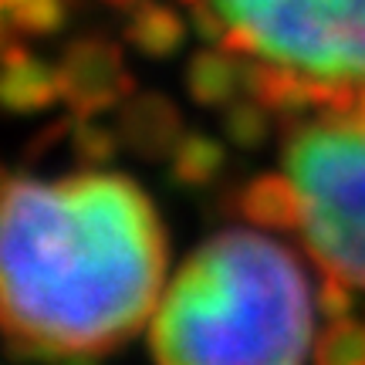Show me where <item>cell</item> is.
<instances>
[{
	"label": "cell",
	"mask_w": 365,
	"mask_h": 365,
	"mask_svg": "<svg viewBox=\"0 0 365 365\" xmlns=\"http://www.w3.org/2000/svg\"><path fill=\"white\" fill-rule=\"evenodd\" d=\"M166 237L122 173L58 182L0 170V335L14 359L102 355L159 291Z\"/></svg>",
	"instance_id": "cell-1"
},
{
	"label": "cell",
	"mask_w": 365,
	"mask_h": 365,
	"mask_svg": "<svg viewBox=\"0 0 365 365\" xmlns=\"http://www.w3.org/2000/svg\"><path fill=\"white\" fill-rule=\"evenodd\" d=\"M308 339L294 254L244 230L213 237L182 264L149 335L159 365H301Z\"/></svg>",
	"instance_id": "cell-2"
},
{
	"label": "cell",
	"mask_w": 365,
	"mask_h": 365,
	"mask_svg": "<svg viewBox=\"0 0 365 365\" xmlns=\"http://www.w3.org/2000/svg\"><path fill=\"white\" fill-rule=\"evenodd\" d=\"M284 166L304 193V247L365 287V122L284 125Z\"/></svg>",
	"instance_id": "cell-3"
},
{
	"label": "cell",
	"mask_w": 365,
	"mask_h": 365,
	"mask_svg": "<svg viewBox=\"0 0 365 365\" xmlns=\"http://www.w3.org/2000/svg\"><path fill=\"white\" fill-rule=\"evenodd\" d=\"M261 54L322 78H365V0H213Z\"/></svg>",
	"instance_id": "cell-4"
},
{
	"label": "cell",
	"mask_w": 365,
	"mask_h": 365,
	"mask_svg": "<svg viewBox=\"0 0 365 365\" xmlns=\"http://www.w3.org/2000/svg\"><path fill=\"white\" fill-rule=\"evenodd\" d=\"M58 78H61V98L68 102L71 115L78 118L102 115L135 95V78L125 71L118 44L102 34H85L71 41L58 61Z\"/></svg>",
	"instance_id": "cell-5"
},
{
	"label": "cell",
	"mask_w": 365,
	"mask_h": 365,
	"mask_svg": "<svg viewBox=\"0 0 365 365\" xmlns=\"http://www.w3.org/2000/svg\"><path fill=\"white\" fill-rule=\"evenodd\" d=\"M182 135V115L176 102H170L159 91H143L122 102L118 112V139L132 156L156 163L176 149Z\"/></svg>",
	"instance_id": "cell-6"
},
{
	"label": "cell",
	"mask_w": 365,
	"mask_h": 365,
	"mask_svg": "<svg viewBox=\"0 0 365 365\" xmlns=\"http://www.w3.org/2000/svg\"><path fill=\"white\" fill-rule=\"evenodd\" d=\"M61 98L58 65H48L27 51L21 41H11L0 51V108L11 115H34Z\"/></svg>",
	"instance_id": "cell-7"
},
{
	"label": "cell",
	"mask_w": 365,
	"mask_h": 365,
	"mask_svg": "<svg viewBox=\"0 0 365 365\" xmlns=\"http://www.w3.org/2000/svg\"><path fill=\"white\" fill-rule=\"evenodd\" d=\"M227 207L257 227H271L284 234H294L304 227V196L287 176H277V173H261L244 182L234 196H227Z\"/></svg>",
	"instance_id": "cell-8"
},
{
	"label": "cell",
	"mask_w": 365,
	"mask_h": 365,
	"mask_svg": "<svg viewBox=\"0 0 365 365\" xmlns=\"http://www.w3.org/2000/svg\"><path fill=\"white\" fill-rule=\"evenodd\" d=\"M244 91L254 102H261L271 115H277L284 125H294L312 102V75H298L284 61H261L247 58L244 61Z\"/></svg>",
	"instance_id": "cell-9"
},
{
	"label": "cell",
	"mask_w": 365,
	"mask_h": 365,
	"mask_svg": "<svg viewBox=\"0 0 365 365\" xmlns=\"http://www.w3.org/2000/svg\"><path fill=\"white\" fill-rule=\"evenodd\" d=\"M244 88V61L220 51H196L186 65V91L200 108H223Z\"/></svg>",
	"instance_id": "cell-10"
},
{
	"label": "cell",
	"mask_w": 365,
	"mask_h": 365,
	"mask_svg": "<svg viewBox=\"0 0 365 365\" xmlns=\"http://www.w3.org/2000/svg\"><path fill=\"white\" fill-rule=\"evenodd\" d=\"M227 149L207 132H182L170 153V182L182 190H203L223 173Z\"/></svg>",
	"instance_id": "cell-11"
},
{
	"label": "cell",
	"mask_w": 365,
	"mask_h": 365,
	"mask_svg": "<svg viewBox=\"0 0 365 365\" xmlns=\"http://www.w3.org/2000/svg\"><path fill=\"white\" fill-rule=\"evenodd\" d=\"M129 44H135V51H143L145 58H173L186 41V24L182 17L166 4H139L132 11V21L125 27Z\"/></svg>",
	"instance_id": "cell-12"
},
{
	"label": "cell",
	"mask_w": 365,
	"mask_h": 365,
	"mask_svg": "<svg viewBox=\"0 0 365 365\" xmlns=\"http://www.w3.org/2000/svg\"><path fill=\"white\" fill-rule=\"evenodd\" d=\"M314 365H365V322H331L318 335Z\"/></svg>",
	"instance_id": "cell-13"
},
{
	"label": "cell",
	"mask_w": 365,
	"mask_h": 365,
	"mask_svg": "<svg viewBox=\"0 0 365 365\" xmlns=\"http://www.w3.org/2000/svg\"><path fill=\"white\" fill-rule=\"evenodd\" d=\"M223 135L237 145V149H261L271 135V112L254 98L244 102H230L223 112Z\"/></svg>",
	"instance_id": "cell-14"
},
{
	"label": "cell",
	"mask_w": 365,
	"mask_h": 365,
	"mask_svg": "<svg viewBox=\"0 0 365 365\" xmlns=\"http://www.w3.org/2000/svg\"><path fill=\"white\" fill-rule=\"evenodd\" d=\"M68 7L65 0H21L11 11V24L17 34H34V38H48L65 27Z\"/></svg>",
	"instance_id": "cell-15"
},
{
	"label": "cell",
	"mask_w": 365,
	"mask_h": 365,
	"mask_svg": "<svg viewBox=\"0 0 365 365\" xmlns=\"http://www.w3.org/2000/svg\"><path fill=\"white\" fill-rule=\"evenodd\" d=\"M118 132L105 129V125H95L88 118H81V125L71 129V149L75 156L85 163V166H102V163H112L118 153Z\"/></svg>",
	"instance_id": "cell-16"
},
{
	"label": "cell",
	"mask_w": 365,
	"mask_h": 365,
	"mask_svg": "<svg viewBox=\"0 0 365 365\" xmlns=\"http://www.w3.org/2000/svg\"><path fill=\"white\" fill-rule=\"evenodd\" d=\"M318 308L328 322H341L355 312V294H352V281H345L339 274H325L322 291H318Z\"/></svg>",
	"instance_id": "cell-17"
},
{
	"label": "cell",
	"mask_w": 365,
	"mask_h": 365,
	"mask_svg": "<svg viewBox=\"0 0 365 365\" xmlns=\"http://www.w3.org/2000/svg\"><path fill=\"white\" fill-rule=\"evenodd\" d=\"M227 27H230L227 17H223V11L213 4V0H203V4L193 7V31L203 41H220Z\"/></svg>",
	"instance_id": "cell-18"
},
{
	"label": "cell",
	"mask_w": 365,
	"mask_h": 365,
	"mask_svg": "<svg viewBox=\"0 0 365 365\" xmlns=\"http://www.w3.org/2000/svg\"><path fill=\"white\" fill-rule=\"evenodd\" d=\"M102 4L115 7V11H135V7H139V4H145V0H102Z\"/></svg>",
	"instance_id": "cell-19"
},
{
	"label": "cell",
	"mask_w": 365,
	"mask_h": 365,
	"mask_svg": "<svg viewBox=\"0 0 365 365\" xmlns=\"http://www.w3.org/2000/svg\"><path fill=\"white\" fill-rule=\"evenodd\" d=\"M58 365H95L91 359H85V355H68L65 362H58Z\"/></svg>",
	"instance_id": "cell-20"
},
{
	"label": "cell",
	"mask_w": 365,
	"mask_h": 365,
	"mask_svg": "<svg viewBox=\"0 0 365 365\" xmlns=\"http://www.w3.org/2000/svg\"><path fill=\"white\" fill-rule=\"evenodd\" d=\"M359 122H365V91H362V98H359Z\"/></svg>",
	"instance_id": "cell-21"
},
{
	"label": "cell",
	"mask_w": 365,
	"mask_h": 365,
	"mask_svg": "<svg viewBox=\"0 0 365 365\" xmlns=\"http://www.w3.org/2000/svg\"><path fill=\"white\" fill-rule=\"evenodd\" d=\"M182 4H186V7H196V4H203V0H182Z\"/></svg>",
	"instance_id": "cell-22"
},
{
	"label": "cell",
	"mask_w": 365,
	"mask_h": 365,
	"mask_svg": "<svg viewBox=\"0 0 365 365\" xmlns=\"http://www.w3.org/2000/svg\"><path fill=\"white\" fill-rule=\"evenodd\" d=\"M17 4H21V0H11V11H14V7H17Z\"/></svg>",
	"instance_id": "cell-23"
}]
</instances>
